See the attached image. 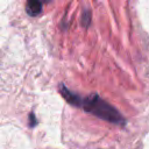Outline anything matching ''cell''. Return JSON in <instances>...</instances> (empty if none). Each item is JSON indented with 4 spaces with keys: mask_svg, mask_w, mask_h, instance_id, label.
<instances>
[{
    "mask_svg": "<svg viewBox=\"0 0 149 149\" xmlns=\"http://www.w3.org/2000/svg\"><path fill=\"white\" fill-rule=\"evenodd\" d=\"M79 107L106 121L118 125L123 123V118L121 116V114L113 106H111L108 102L102 100L98 94H91L84 99L81 98V102Z\"/></svg>",
    "mask_w": 149,
    "mask_h": 149,
    "instance_id": "6da1fadb",
    "label": "cell"
},
{
    "mask_svg": "<svg viewBox=\"0 0 149 149\" xmlns=\"http://www.w3.org/2000/svg\"><path fill=\"white\" fill-rule=\"evenodd\" d=\"M59 92H61L62 97H63L69 104H71V105H73V106H77V107L80 106L81 98H80L78 94H76V93H73V92H71V91H69L64 85H61V86H59Z\"/></svg>",
    "mask_w": 149,
    "mask_h": 149,
    "instance_id": "7a4b0ae2",
    "label": "cell"
},
{
    "mask_svg": "<svg viewBox=\"0 0 149 149\" xmlns=\"http://www.w3.org/2000/svg\"><path fill=\"white\" fill-rule=\"evenodd\" d=\"M26 12L30 16H37L42 12V2L40 1H28L26 3Z\"/></svg>",
    "mask_w": 149,
    "mask_h": 149,
    "instance_id": "3957f363",
    "label": "cell"
},
{
    "mask_svg": "<svg viewBox=\"0 0 149 149\" xmlns=\"http://www.w3.org/2000/svg\"><path fill=\"white\" fill-rule=\"evenodd\" d=\"M85 20V22L83 23L84 24V27H87L88 26V22H90V12L88 10H85L84 12V14H83V21ZM81 21V22H83Z\"/></svg>",
    "mask_w": 149,
    "mask_h": 149,
    "instance_id": "277c9868",
    "label": "cell"
},
{
    "mask_svg": "<svg viewBox=\"0 0 149 149\" xmlns=\"http://www.w3.org/2000/svg\"><path fill=\"white\" fill-rule=\"evenodd\" d=\"M29 120H30V127H34L35 125H36V119H35V115H34V113H30L29 114Z\"/></svg>",
    "mask_w": 149,
    "mask_h": 149,
    "instance_id": "5b68a950",
    "label": "cell"
}]
</instances>
